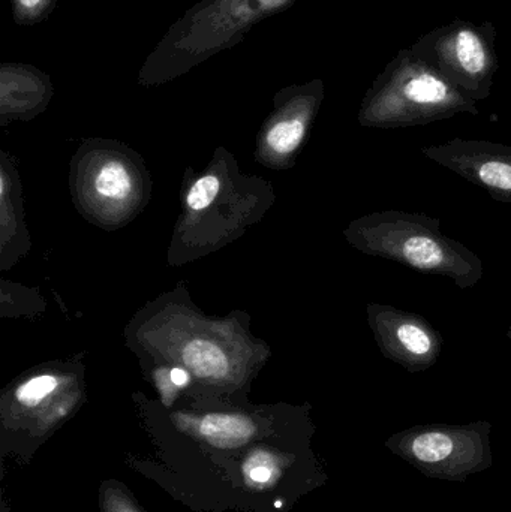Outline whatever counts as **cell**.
<instances>
[{
  "label": "cell",
  "instance_id": "1",
  "mask_svg": "<svg viewBox=\"0 0 511 512\" xmlns=\"http://www.w3.org/2000/svg\"><path fill=\"white\" fill-rule=\"evenodd\" d=\"M345 236L363 254L399 262L428 276L447 277L462 289L473 288L485 274L479 255L447 237L440 219L423 213L372 212L354 221Z\"/></svg>",
  "mask_w": 511,
  "mask_h": 512
},
{
  "label": "cell",
  "instance_id": "2",
  "mask_svg": "<svg viewBox=\"0 0 511 512\" xmlns=\"http://www.w3.org/2000/svg\"><path fill=\"white\" fill-rule=\"evenodd\" d=\"M479 114L476 101L423 60L392 65L366 95L359 120L366 128L428 125L456 114Z\"/></svg>",
  "mask_w": 511,
  "mask_h": 512
},
{
  "label": "cell",
  "instance_id": "3",
  "mask_svg": "<svg viewBox=\"0 0 511 512\" xmlns=\"http://www.w3.org/2000/svg\"><path fill=\"white\" fill-rule=\"evenodd\" d=\"M492 424H428L395 433L386 447L423 475L465 481L491 468Z\"/></svg>",
  "mask_w": 511,
  "mask_h": 512
},
{
  "label": "cell",
  "instance_id": "4",
  "mask_svg": "<svg viewBox=\"0 0 511 512\" xmlns=\"http://www.w3.org/2000/svg\"><path fill=\"white\" fill-rule=\"evenodd\" d=\"M291 0H204L179 21L150 62L153 65H195L221 48L230 47L252 24L279 11Z\"/></svg>",
  "mask_w": 511,
  "mask_h": 512
},
{
  "label": "cell",
  "instance_id": "5",
  "mask_svg": "<svg viewBox=\"0 0 511 512\" xmlns=\"http://www.w3.org/2000/svg\"><path fill=\"white\" fill-rule=\"evenodd\" d=\"M420 47H428V65L474 101L488 98L495 72L494 54L482 29L456 26L432 33ZM425 62V60H423Z\"/></svg>",
  "mask_w": 511,
  "mask_h": 512
},
{
  "label": "cell",
  "instance_id": "6",
  "mask_svg": "<svg viewBox=\"0 0 511 512\" xmlns=\"http://www.w3.org/2000/svg\"><path fill=\"white\" fill-rule=\"evenodd\" d=\"M366 313L375 342L387 360L410 373L426 372L440 360L443 336L419 313L380 303L368 304Z\"/></svg>",
  "mask_w": 511,
  "mask_h": 512
},
{
  "label": "cell",
  "instance_id": "7",
  "mask_svg": "<svg viewBox=\"0 0 511 512\" xmlns=\"http://www.w3.org/2000/svg\"><path fill=\"white\" fill-rule=\"evenodd\" d=\"M435 164L485 189L495 201L511 204V146L485 140L453 138L422 149Z\"/></svg>",
  "mask_w": 511,
  "mask_h": 512
},
{
  "label": "cell",
  "instance_id": "8",
  "mask_svg": "<svg viewBox=\"0 0 511 512\" xmlns=\"http://www.w3.org/2000/svg\"><path fill=\"white\" fill-rule=\"evenodd\" d=\"M195 435L219 448H237L251 441L257 427L242 415L209 414L194 426Z\"/></svg>",
  "mask_w": 511,
  "mask_h": 512
},
{
  "label": "cell",
  "instance_id": "9",
  "mask_svg": "<svg viewBox=\"0 0 511 512\" xmlns=\"http://www.w3.org/2000/svg\"><path fill=\"white\" fill-rule=\"evenodd\" d=\"M186 366L200 378H222L228 372V360L215 343L197 339L183 351Z\"/></svg>",
  "mask_w": 511,
  "mask_h": 512
},
{
  "label": "cell",
  "instance_id": "10",
  "mask_svg": "<svg viewBox=\"0 0 511 512\" xmlns=\"http://www.w3.org/2000/svg\"><path fill=\"white\" fill-rule=\"evenodd\" d=\"M131 188V176L120 162H107L95 179L96 192L111 200H122Z\"/></svg>",
  "mask_w": 511,
  "mask_h": 512
},
{
  "label": "cell",
  "instance_id": "11",
  "mask_svg": "<svg viewBox=\"0 0 511 512\" xmlns=\"http://www.w3.org/2000/svg\"><path fill=\"white\" fill-rule=\"evenodd\" d=\"M306 134L305 117H293V119L282 120L276 123L269 134H267V143L281 155H288L294 152L302 143Z\"/></svg>",
  "mask_w": 511,
  "mask_h": 512
},
{
  "label": "cell",
  "instance_id": "12",
  "mask_svg": "<svg viewBox=\"0 0 511 512\" xmlns=\"http://www.w3.org/2000/svg\"><path fill=\"white\" fill-rule=\"evenodd\" d=\"M57 379L51 375L36 376L17 390L18 402L24 406H36L57 388Z\"/></svg>",
  "mask_w": 511,
  "mask_h": 512
},
{
  "label": "cell",
  "instance_id": "13",
  "mask_svg": "<svg viewBox=\"0 0 511 512\" xmlns=\"http://www.w3.org/2000/svg\"><path fill=\"white\" fill-rule=\"evenodd\" d=\"M276 466V460L270 454L260 453L245 463V474L252 483L266 486L275 480Z\"/></svg>",
  "mask_w": 511,
  "mask_h": 512
},
{
  "label": "cell",
  "instance_id": "14",
  "mask_svg": "<svg viewBox=\"0 0 511 512\" xmlns=\"http://www.w3.org/2000/svg\"><path fill=\"white\" fill-rule=\"evenodd\" d=\"M219 192V180L215 176H206L198 180L188 195V206L192 210H203L215 201Z\"/></svg>",
  "mask_w": 511,
  "mask_h": 512
},
{
  "label": "cell",
  "instance_id": "15",
  "mask_svg": "<svg viewBox=\"0 0 511 512\" xmlns=\"http://www.w3.org/2000/svg\"><path fill=\"white\" fill-rule=\"evenodd\" d=\"M102 512H141L119 486L105 484L101 492Z\"/></svg>",
  "mask_w": 511,
  "mask_h": 512
},
{
  "label": "cell",
  "instance_id": "16",
  "mask_svg": "<svg viewBox=\"0 0 511 512\" xmlns=\"http://www.w3.org/2000/svg\"><path fill=\"white\" fill-rule=\"evenodd\" d=\"M15 3H17L18 11L26 14L27 17H32L36 12L45 8L47 0H15Z\"/></svg>",
  "mask_w": 511,
  "mask_h": 512
},
{
  "label": "cell",
  "instance_id": "17",
  "mask_svg": "<svg viewBox=\"0 0 511 512\" xmlns=\"http://www.w3.org/2000/svg\"><path fill=\"white\" fill-rule=\"evenodd\" d=\"M170 381L173 382L176 387H185L189 382V375L183 369H173L170 373Z\"/></svg>",
  "mask_w": 511,
  "mask_h": 512
},
{
  "label": "cell",
  "instance_id": "18",
  "mask_svg": "<svg viewBox=\"0 0 511 512\" xmlns=\"http://www.w3.org/2000/svg\"><path fill=\"white\" fill-rule=\"evenodd\" d=\"M507 339L511 340V321H510V325H509V330H507Z\"/></svg>",
  "mask_w": 511,
  "mask_h": 512
}]
</instances>
